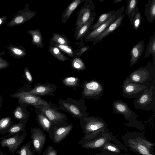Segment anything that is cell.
<instances>
[{"label": "cell", "mask_w": 155, "mask_h": 155, "mask_svg": "<svg viewBox=\"0 0 155 155\" xmlns=\"http://www.w3.org/2000/svg\"><path fill=\"white\" fill-rule=\"evenodd\" d=\"M50 40L59 45L70 46V41L68 38L66 36L60 34L54 33Z\"/></svg>", "instance_id": "33"}, {"label": "cell", "mask_w": 155, "mask_h": 155, "mask_svg": "<svg viewBox=\"0 0 155 155\" xmlns=\"http://www.w3.org/2000/svg\"><path fill=\"white\" fill-rule=\"evenodd\" d=\"M24 20V18L22 16H18L15 18V22L16 24L21 23Z\"/></svg>", "instance_id": "45"}, {"label": "cell", "mask_w": 155, "mask_h": 155, "mask_svg": "<svg viewBox=\"0 0 155 155\" xmlns=\"http://www.w3.org/2000/svg\"><path fill=\"white\" fill-rule=\"evenodd\" d=\"M124 144L129 149L141 155L151 154V148L154 144L149 142L142 133H128L122 138Z\"/></svg>", "instance_id": "1"}, {"label": "cell", "mask_w": 155, "mask_h": 155, "mask_svg": "<svg viewBox=\"0 0 155 155\" xmlns=\"http://www.w3.org/2000/svg\"><path fill=\"white\" fill-rule=\"evenodd\" d=\"M4 153H3L1 150V149L0 148V155H3Z\"/></svg>", "instance_id": "48"}, {"label": "cell", "mask_w": 155, "mask_h": 155, "mask_svg": "<svg viewBox=\"0 0 155 155\" xmlns=\"http://www.w3.org/2000/svg\"><path fill=\"white\" fill-rule=\"evenodd\" d=\"M72 129V124H65V122L53 124L48 133L49 137L54 143H59L66 138Z\"/></svg>", "instance_id": "11"}, {"label": "cell", "mask_w": 155, "mask_h": 155, "mask_svg": "<svg viewBox=\"0 0 155 155\" xmlns=\"http://www.w3.org/2000/svg\"><path fill=\"white\" fill-rule=\"evenodd\" d=\"M2 23V20L1 19H0V24Z\"/></svg>", "instance_id": "50"}, {"label": "cell", "mask_w": 155, "mask_h": 155, "mask_svg": "<svg viewBox=\"0 0 155 155\" xmlns=\"http://www.w3.org/2000/svg\"><path fill=\"white\" fill-rule=\"evenodd\" d=\"M59 104L61 109L69 113L73 117L81 119L88 116L87 107L83 99L78 101L71 98L60 99Z\"/></svg>", "instance_id": "4"}, {"label": "cell", "mask_w": 155, "mask_h": 155, "mask_svg": "<svg viewBox=\"0 0 155 155\" xmlns=\"http://www.w3.org/2000/svg\"><path fill=\"white\" fill-rule=\"evenodd\" d=\"M84 0H75L67 8L62 15V22L65 23L69 18L74 10Z\"/></svg>", "instance_id": "25"}, {"label": "cell", "mask_w": 155, "mask_h": 155, "mask_svg": "<svg viewBox=\"0 0 155 155\" xmlns=\"http://www.w3.org/2000/svg\"><path fill=\"white\" fill-rule=\"evenodd\" d=\"M147 87L132 81L128 76L123 81L122 85L123 96L129 99H136L138 97Z\"/></svg>", "instance_id": "10"}, {"label": "cell", "mask_w": 155, "mask_h": 155, "mask_svg": "<svg viewBox=\"0 0 155 155\" xmlns=\"http://www.w3.org/2000/svg\"><path fill=\"white\" fill-rule=\"evenodd\" d=\"M144 41L143 40L139 41L132 48L130 51V66L132 67L138 61L144 51Z\"/></svg>", "instance_id": "20"}, {"label": "cell", "mask_w": 155, "mask_h": 155, "mask_svg": "<svg viewBox=\"0 0 155 155\" xmlns=\"http://www.w3.org/2000/svg\"><path fill=\"white\" fill-rule=\"evenodd\" d=\"M96 9L91 0H87L80 9L76 23L78 30L91 18L95 19Z\"/></svg>", "instance_id": "12"}, {"label": "cell", "mask_w": 155, "mask_h": 155, "mask_svg": "<svg viewBox=\"0 0 155 155\" xmlns=\"http://www.w3.org/2000/svg\"><path fill=\"white\" fill-rule=\"evenodd\" d=\"M89 48V46H84L81 48L80 52L77 54L81 55L84 52L87 51Z\"/></svg>", "instance_id": "44"}, {"label": "cell", "mask_w": 155, "mask_h": 155, "mask_svg": "<svg viewBox=\"0 0 155 155\" xmlns=\"http://www.w3.org/2000/svg\"><path fill=\"white\" fill-rule=\"evenodd\" d=\"M8 66V64L7 62L0 60V70L5 68Z\"/></svg>", "instance_id": "42"}, {"label": "cell", "mask_w": 155, "mask_h": 155, "mask_svg": "<svg viewBox=\"0 0 155 155\" xmlns=\"http://www.w3.org/2000/svg\"><path fill=\"white\" fill-rule=\"evenodd\" d=\"M137 0H128L127 6L125 9V13L130 18L134 13L136 8L137 7Z\"/></svg>", "instance_id": "35"}, {"label": "cell", "mask_w": 155, "mask_h": 155, "mask_svg": "<svg viewBox=\"0 0 155 155\" xmlns=\"http://www.w3.org/2000/svg\"><path fill=\"white\" fill-rule=\"evenodd\" d=\"M57 86L54 84H37L34 85V87L27 91L29 93L36 95H52L55 91Z\"/></svg>", "instance_id": "17"}, {"label": "cell", "mask_w": 155, "mask_h": 155, "mask_svg": "<svg viewBox=\"0 0 155 155\" xmlns=\"http://www.w3.org/2000/svg\"><path fill=\"white\" fill-rule=\"evenodd\" d=\"M82 86L83 90L81 94L83 98L99 99L102 95L104 91L103 85L95 79L85 81Z\"/></svg>", "instance_id": "7"}, {"label": "cell", "mask_w": 155, "mask_h": 155, "mask_svg": "<svg viewBox=\"0 0 155 155\" xmlns=\"http://www.w3.org/2000/svg\"><path fill=\"white\" fill-rule=\"evenodd\" d=\"M20 133L16 134L11 137L2 138L0 141L1 147H7L9 152L15 153L22 143L27 135L26 130L21 135Z\"/></svg>", "instance_id": "15"}, {"label": "cell", "mask_w": 155, "mask_h": 155, "mask_svg": "<svg viewBox=\"0 0 155 155\" xmlns=\"http://www.w3.org/2000/svg\"><path fill=\"white\" fill-rule=\"evenodd\" d=\"M24 87L19 89L15 92L10 95L12 98L17 99L19 104L26 106L31 105L35 107L38 106H45L50 107L47 101L39 96L32 94L25 90Z\"/></svg>", "instance_id": "6"}, {"label": "cell", "mask_w": 155, "mask_h": 155, "mask_svg": "<svg viewBox=\"0 0 155 155\" xmlns=\"http://www.w3.org/2000/svg\"><path fill=\"white\" fill-rule=\"evenodd\" d=\"M54 46L58 47L60 50H61L68 56L73 57L74 56V53L71 47L69 46L61 45L55 43H54Z\"/></svg>", "instance_id": "38"}, {"label": "cell", "mask_w": 155, "mask_h": 155, "mask_svg": "<svg viewBox=\"0 0 155 155\" xmlns=\"http://www.w3.org/2000/svg\"><path fill=\"white\" fill-rule=\"evenodd\" d=\"M30 131V139L33 146V150L35 153L40 154L46 142L45 134L41 128L38 127H31Z\"/></svg>", "instance_id": "14"}, {"label": "cell", "mask_w": 155, "mask_h": 155, "mask_svg": "<svg viewBox=\"0 0 155 155\" xmlns=\"http://www.w3.org/2000/svg\"><path fill=\"white\" fill-rule=\"evenodd\" d=\"M24 74L28 83L30 84H31L33 82V78L29 70L26 67L25 69Z\"/></svg>", "instance_id": "40"}, {"label": "cell", "mask_w": 155, "mask_h": 155, "mask_svg": "<svg viewBox=\"0 0 155 155\" xmlns=\"http://www.w3.org/2000/svg\"><path fill=\"white\" fill-rule=\"evenodd\" d=\"M79 122L83 133L86 134L100 129L107 128L108 125L102 118L93 116L80 119Z\"/></svg>", "instance_id": "8"}, {"label": "cell", "mask_w": 155, "mask_h": 155, "mask_svg": "<svg viewBox=\"0 0 155 155\" xmlns=\"http://www.w3.org/2000/svg\"><path fill=\"white\" fill-rule=\"evenodd\" d=\"M145 6L144 15L148 22L152 23L155 19V0H149Z\"/></svg>", "instance_id": "22"}, {"label": "cell", "mask_w": 155, "mask_h": 155, "mask_svg": "<svg viewBox=\"0 0 155 155\" xmlns=\"http://www.w3.org/2000/svg\"><path fill=\"white\" fill-rule=\"evenodd\" d=\"M153 63H147L144 67H140L133 71L129 75L130 79L137 84L147 86H155V60Z\"/></svg>", "instance_id": "2"}, {"label": "cell", "mask_w": 155, "mask_h": 155, "mask_svg": "<svg viewBox=\"0 0 155 155\" xmlns=\"http://www.w3.org/2000/svg\"><path fill=\"white\" fill-rule=\"evenodd\" d=\"M28 120H21L19 122L13 124L10 127L7 133L8 134L3 137L0 138V140L7 137H9L12 136L16 134L20 133L21 132L24 131L26 130L25 125L27 122Z\"/></svg>", "instance_id": "21"}, {"label": "cell", "mask_w": 155, "mask_h": 155, "mask_svg": "<svg viewBox=\"0 0 155 155\" xmlns=\"http://www.w3.org/2000/svg\"><path fill=\"white\" fill-rule=\"evenodd\" d=\"M99 1L101 2H103L105 0H99Z\"/></svg>", "instance_id": "49"}, {"label": "cell", "mask_w": 155, "mask_h": 155, "mask_svg": "<svg viewBox=\"0 0 155 155\" xmlns=\"http://www.w3.org/2000/svg\"><path fill=\"white\" fill-rule=\"evenodd\" d=\"M13 124L11 118L9 117H4L0 119V133L4 135L7 133L10 127Z\"/></svg>", "instance_id": "29"}, {"label": "cell", "mask_w": 155, "mask_h": 155, "mask_svg": "<svg viewBox=\"0 0 155 155\" xmlns=\"http://www.w3.org/2000/svg\"><path fill=\"white\" fill-rule=\"evenodd\" d=\"M15 108L14 112V117L21 120H28L30 117L29 112L26 109L27 106L19 104Z\"/></svg>", "instance_id": "23"}, {"label": "cell", "mask_w": 155, "mask_h": 155, "mask_svg": "<svg viewBox=\"0 0 155 155\" xmlns=\"http://www.w3.org/2000/svg\"><path fill=\"white\" fill-rule=\"evenodd\" d=\"M94 19L91 18L78 30L75 38L76 39H79L84 35L86 36L92 30Z\"/></svg>", "instance_id": "26"}, {"label": "cell", "mask_w": 155, "mask_h": 155, "mask_svg": "<svg viewBox=\"0 0 155 155\" xmlns=\"http://www.w3.org/2000/svg\"><path fill=\"white\" fill-rule=\"evenodd\" d=\"M108 131L107 128H104L85 134L78 144L84 149H98L113 137Z\"/></svg>", "instance_id": "3"}, {"label": "cell", "mask_w": 155, "mask_h": 155, "mask_svg": "<svg viewBox=\"0 0 155 155\" xmlns=\"http://www.w3.org/2000/svg\"><path fill=\"white\" fill-rule=\"evenodd\" d=\"M97 149L102 152L106 151L117 153H121V150L127 151L126 147L121 143L114 136Z\"/></svg>", "instance_id": "18"}, {"label": "cell", "mask_w": 155, "mask_h": 155, "mask_svg": "<svg viewBox=\"0 0 155 155\" xmlns=\"http://www.w3.org/2000/svg\"><path fill=\"white\" fill-rule=\"evenodd\" d=\"M42 155H58L57 151L51 146H48L42 152Z\"/></svg>", "instance_id": "39"}, {"label": "cell", "mask_w": 155, "mask_h": 155, "mask_svg": "<svg viewBox=\"0 0 155 155\" xmlns=\"http://www.w3.org/2000/svg\"><path fill=\"white\" fill-rule=\"evenodd\" d=\"M129 18L134 29L135 30L138 29L141 24L142 18L141 13L139 10L138 6L136 7L134 13Z\"/></svg>", "instance_id": "27"}, {"label": "cell", "mask_w": 155, "mask_h": 155, "mask_svg": "<svg viewBox=\"0 0 155 155\" xmlns=\"http://www.w3.org/2000/svg\"><path fill=\"white\" fill-rule=\"evenodd\" d=\"M31 140L29 141L25 145H23L20 150L16 151V153L19 155H34L35 152L31 150Z\"/></svg>", "instance_id": "37"}, {"label": "cell", "mask_w": 155, "mask_h": 155, "mask_svg": "<svg viewBox=\"0 0 155 155\" xmlns=\"http://www.w3.org/2000/svg\"><path fill=\"white\" fill-rule=\"evenodd\" d=\"M71 66L74 69L78 71H83L86 69L85 64L80 58L76 57L72 60Z\"/></svg>", "instance_id": "36"}, {"label": "cell", "mask_w": 155, "mask_h": 155, "mask_svg": "<svg viewBox=\"0 0 155 155\" xmlns=\"http://www.w3.org/2000/svg\"><path fill=\"white\" fill-rule=\"evenodd\" d=\"M40 112V113L38 114L37 116V122L41 128L44 131L47 132L48 133L53 124L43 114Z\"/></svg>", "instance_id": "24"}, {"label": "cell", "mask_w": 155, "mask_h": 155, "mask_svg": "<svg viewBox=\"0 0 155 155\" xmlns=\"http://www.w3.org/2000/svg\"><path fill=\"white\" fill-rule=\"evenodd\" d=\"M3 155H8V154H4ZM14 155V154H13V155Z\"/></svg>", "instance_id": "51"}, {"label": "cell", "mask_w": 155, "mask_h": 155, "mask_svg": "<svg viewBox=\"0 0 155 155\" xmlns=\"http://www.w3.org/2000/svg\"><path fill=\"white\" fill-rule=\"evenodd\" d=\"M147 155H153L152 154H148Z\"/></svg>", "instance_id": "52"}, {"label": "cell", "mask_w": 155, "mask_h": 155, "mask_svg": "<svg viewBox=\"0 0 155 155\" xmlns=\"http://www.w3.org/2000/svg\"><path fill=\"white\" fill-rule=\"evenodd\" d=\"M150 55L155 57V31L150 38L146 48L144 58L146 59Z\"/></svg>", "instance_id": "28"}, {"label": "cell", "mask_w": 155, "mask_h": 155, "mask_svg": "<svg viewBox=\"0 0 155 155\" xmlns=\"http://www.w3.org/2000/svg\"><path fill=\"white\" fill-rule=\"evenodd\" d=\"M93 155H130L128 154H122L109 151H103L101 153H94Z\"/></svg>", "instance_id": "41"}, {"label": "cell", "mask_w": 155, "mask_h": 155, "mask_svg": "<svg viewBox=\"0 0 155 155\" xmlns=\"http://www.w3.org/2000/svg\"><path fill=\"white\" fill-rule=\"evenodd\" d=\"M12 51L14 53L18 55H21L23 54L22 51L18 48H14Z\"/></svg>", "instance_id": "43"}, {"label": "cell", "mask_w": 155, "mask_h": 155, "mask_svg": "<svg viewBox=\"0 0 155 155\" xmlns=\"http://www.w3.org/2000/svg\"><path fill=\"white\" fill-rule=\"evenodd\" d=\"M29 32L32 37V43L37 47L42 48L44 45L43 38L39 30H30Z\"/></svg>", "instance_id": "30"}, {"label": "cell", "mask_w": 155, "mask_h": 155, "mask_svg": "<svg viewBox=\"0 0 155 155\" xmlns=\"http://www.w3.org/2000/svg\"><path fill=\"white\" fill-rule=\"evenodd\" d=\"M124 0H114V3L115 4H117L119 3Z\"/></svg>", "instance_id": "47"}, {"label": "cell", "mask_w": 155, "mask_h": 155, "mask_svg": "<svg viewBox=\"0 0 155 155\" xmlns=\"http://www.w3.org/2000/svg\"><path fill=\"white\" fill-rule=\"evenodd\" d=\"M79 79L74 77L66 78L62 80V82L64 85L68 87H72L74 88L79 87Z\"/></svg>", "instance_id": "34"}, {"label": "cell", "mask_w": 155, "mask_h": 155, "mask_svg": "<svg viewBox=\"0 0 155 155\" xmlns=\"http://www.w3.org/2000/svg\"><path fill=\"white\" fill-rule=\"evenodd\" d=\"M49 51L56 59L60 61H64L69 59V58L63 54L60 50L55 46H50L49 48Z\"/></svg>", "instance_id": "32"}, {"label": "cell", "mask_w": 155, "mask_h": 155, "mask_svg": "<svg viewBox=\"0 0 155 155\" xmlns=\"http://www.w3.org/2000/svg\"><path fill=\"white\" fill-rule=\"evenodd\" d=\"M112 105L113 113L123 115L124 118L129 121V123L126 124H136L138 123L137 118L139 116L131 110L126 103L118 100L114 101Z\"/></svg>", "instance_id": "9"}, {"label": "cell", "mask_w": 155, "mask_h": 155, "mask_svg": "<svg viewBox=\"0 0 155 155\" xmlns=\"http://www.w3.org/2000/svg\"><path fill=\"white\" fill-rule=\"evenodd\" d=\"M34 107L43 114L53 124L65 122L67 119L65 115L50 107L45 106H36Z\"/></svg>", "instance_id": "16"}, {"label": "cell", "mask_w": 155, "mask_h": 155, "mask_svg": "<svg viewBox=\"0 0 155 155\" xmlns=\"http://www.w3.org/2000/svg\"><path fill=\"white\" fill-rule=\"evenodd\" d=\"M124 7L123 6L120 8L107 21L90 31L86 36L85 41L86 42H94L97 37L101 34L111 23L122 15L124 10Z\"/></svg>", "instance_id": "13"}, {"label": "cell", "mask_w": 155, "mask_h": 155, "mask_svg": "<svg viewBox=\"0 0 155 155\" xmlns=\"http://www.w3.org/2000/svg\"><path fill=\"white\" fill-rule=\"evenodd\" d=\"M136 109L147 110H155V86L147 88L133 103Z\"/></svg>", "instance_id": "5"}, {"label": "cell", "mask_w": 155, "mask_h": 155, "mask_svg": "<svg viewBox=\"0 0 155 155\" xmlns=\"http://www.w3.org/2000/svg\"><path fill=\"white\" fill-rule=\"evenodd\" d=\"M3 98L2 96L0 95V111L2 108L3 106Z\"/></svg>", "instance_id": "46"}, {"label": "cell", "mask_w": 155, "mask_h": 155, "mask_svg": "<svg viewBox=\"0 0 155 155\" xmlns=\"http://www.w3.org/2000/svg\"><path fill=\"white\" fill-rule=\"evenodd\" d=\"M115 10H113L109 12L101 14L98 18L96 22L93 24L92 30H94L107 21L116 12Z\"/></svg>", "instance_id": "31"}, {"label": "cell", "mask_w": 155, "mask_h": 155, "mask_svg": "<svg viewBox=\"0 0 155 155\" xmlns=\"http://www.w3.org/2000/svg\"><path fill=\"white\" fill-rule=\"evenodd\" d=\"M124 17V14H123L111 23L101 34L97 37L92 44L95 45L115 31L121 25Z\"/></svg>", "instance_id": "19"}]
</instances>
